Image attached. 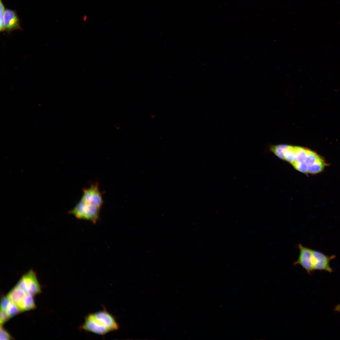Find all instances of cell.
I'll list each match as a JSON object with an SVG mask.
<instances>
[{"label":"cell","mask_w":340,"mask_h":340,"mask_svg":"<svg viewBox=\"0 0 340 340\" xmlns=\"http://www.w3.org/2000/svg\"><path fill=\"white\" fill-rule=\"evenodd\" d=\"M5 311L10 318L17 315L21 312L18 306L11 301L8 305Z\"/></svg>","instance_id":"11"},{"label":"cell","mask_w":340,"mask_h":340,"mask_svg":"<svg viewBox=\"0 0 340 340\" xmlns=\"http://www.w3.org/2000/svg\"><path fill=\"white\" fill-rule=\"evenodd\" d=\"M81 200L88 205L100 208L103 201L98 184H92L84 189Z\"/></svg>","instance_id":"4"},{"label":"cell","mask_w":340,"mask_h":340,"mask_svg":"<svg viewBox=\"0 0 340 340\" xmlns=\"http://www.w3.org/2000/svg\"><path fill=\"white\" fill-rule=\"evenodd\" d=\"M0 31H5L3 20V15L5 10L4 5L2 0H0Z\"/></svg>","instance_id":"12"},{"label":"cell","mask_w":340,"mask_h":340,"mask_svg":"<svg viewBox=\"0 0 340 340\" xmlns=\"http://www.w3.org/2000/svg\"><path fill=\"white\" fill-rule=\"evenodd\" d=\"M26 294L16 285L10 291L7 295L10 300L16 305L21 311L23 303Z\"/></svg>","instance_id":"8"},{"label":"cell","mask_w":340,"mask_h":340,"mask_svg":"<svg viewBox=\"0 0 340 340\" xmlns=\"http://www.w3.org/2000/svg\"><path fill=\"white\" fill-rule=\"evenodd\" d=\"M313 267L314 270H324L330 273L333 271L330 266V262L336 256L326 255L317 251L311 249Z\"/></svg>","instance_id":"5"},{"label":"cell","mask_w":340,"mask_h":340,"mask_svg":"<svg viewBox=\"0 0 340 340\" xmlns=\"http://www.w3.org/2000/svg\"><path fill=\"white\" fill-rule=\"evenodd\" d=\"M100 208L88 205L80 200L69 211V213L78 219L88 220L95 223L99 218Z\"/></svg>","instance_id":"2"},{"label":"cell","mask_w":340,"mask_h":340,"mask_svg":"<svg viewBox=\"0 0 340 340\" xmlns=\"http://www.w3.org/2000/svg\"><path fill=\"white\" fill-rule=\"evenodd\" d=\"M294 160L291 163L292 165L296 163L306 164V160L310 150L304 147L297 146H294Z\"/></svg>","instance_id":"9"},{"label":"cell","mask_w":340,"mask_h":340,"mask_svg":"<svg viewBox=\"0 0 340 340\" xmlns=\"http://www.w3.org/2000/svg\"><path fill=\"white\" fill-rule=\"evenodd\" d=\"M325 163L324 160L320 156L308 168V173L315 174L322 171L325 166Z\"/></svg>","instance_id":"10"},{"label":"cell","mask_w":340,"mask_h":340,"mask_svg":"<svg viewBox=\"0 0 340 340\" xmlns=\"http://www.w3.org/2000/svg\"><path fill=\"white\" fill-rule=\"evenodd\" d=\"M16 285L26 293L34 296L41 292L36 272L31 269L23 275Z\"/></svg>","instance_id":"3"},{"label":"cell","mask_w":340,"mask_h":340,"mask_svg":"<svg viewBox=\"0 0 340 340\" xmlns=\"http://www.w3.org/2000/svg\"><path fill=\"white\" fill-rule=\"evenodd\" d=\"M3 20L5 29L7 32L21 29L20 20L15 10L9 9L5 10Z\"/></svg>","instance_id":"7"},{"label":"cell","mask_w":340,"mask_h":340,"mask_svg":"<svg viewBox=\"0 0 340 340\" xmlns=\"http://www.w3.org/2000/svg\"><path fill=\"white\" fill-rule=\"evenodd\" d=\"M334 310L336 312L340 313V303L336 305Z\"/></svg>","instance_id":"16"},{"label":"cell","mask_w":340,"mask_h":340,"mask_svg":"<svg viewBox=\"0 0 340 340\" xmlns=\"http://www.w3.org/2000/svg\"><path fill=\"white\" fill-rule=\"evenodd\" d=\"M11 300L7 295L2 298L0 303V310L5 311L6 308Z\"/></svg>","instance_id":"14"},{"label":"cell","mask_w":340,"mask_h":340,"mask_svg":"<svg viewBox=\"0 0 340 340\" xmlns=\"http://www.w3.org/2000/svg\"><path fill=\"white\" fill-rule=\"evenodd\" d=\"M81 330L103 335L118 330L119 325L115 318L105 309L89 314L80 327Z\"/></svg>","instance_id":"1"},{"label":"cell","mask_w":340,"mask_h":340,"mask_svg":"<svg viewBox=\"0 0 340 340\" xmlns=\"http://www.w3.org/2000/svg\"><path fill=\"white\" fill-rule=\"evenodd\" d=\"M0 325H2L7 321L10 318V317L5 311L0 310Z\"/></svg>","instance_id":"15"},{"label":"cell","mask_w":340,"mask_h":340,"mask_svg":"<svg viewBox=\"0 0 340 340\" xmlns=\"http://www.w3.org/2000/svg\"><path fill=\"white\" fill-rule=\"evenodd\" d=\"M298 246L299 250V255L294 264L301 265L309 274H311L314 270L311 249L303 246L301 244H299Z\"/></svg>","instance_id":"6"},{"label":"cell","mask_w":340,"mask_h":340,"mask_svg":"<svg viewBox=\"0 0 340 340\" xmlns=\"http://www.w3.org/2000/svg\"><path fill=\"white\" fill-rule=\"evenodd\" d=\"M2 326V325H0V339L4 340L13 339V337Z\"/></svg>","instance_id":"13"}]
</instances>
